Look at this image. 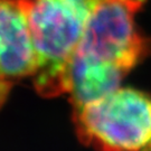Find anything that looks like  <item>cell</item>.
Segmentation results:
<instances>
[{
	"instance_id": "cell-1",
	"label": "cell",
	"mask_w": 151,
	"mask_h": 151,
	"mask_svg": "<svg viewBox=\"0 0 151 151\" xmlns=\"http://www.w3.org/2000/svg\"><path fill=\"white\" fill-rule=\"evenodd\" d=\"M37 67L34 85L46 97L68 93L72 60L94 0H25Z\"/></svg>"
},
{
	"instance_id": "cell-2",
	"label": "cell",
	"mask_w": 151,
	"mask_h": 151,
	"mask_svg": "<svg viewBox=\"0 0 151 151\" xmlns=\"http://www.w3.org/2000/svg\"><path fill=\"white\" fill-rule=\"evenodd\" d=\"M78 138L97 151H145L151 145V97L123 87L74 108Z\"/></svg>"
},
{
	"instance_id": "cell-3",
	"label": "cell",
	"mask_w": 151,
	"mask_h": 151,
	"mask_svg": "<svg viewBox=\"0 0 151 151\" xmlns=\"http://www.w3.org/2000/svg\"><path fill=\"white\" fill-rule=\"evenodd\" d=\"M73 60L127 75L151 50V40L135 26L147 0H94Z\"/></svg>"
},
{
	"instance_id": "cell-4",
	"label": "cell",
	"mask_w": 151,
	"mask_h": 151,
	"mask_svg": "<svg viewBox=\"0 0 151 151\" xmlns=\"http://www.w3.org/2000/svg\"><path fill=\"white\" fill-rule=\"evenodd\" d=\"M36 67L25 0H0V82L11 85Z\"/></svg>"
},
{
	"instance_id": "cell-5",
	"label": "cell",
	"mask_w": 151,
	"mask_h": 151,
	"mask_svg": "<svg viewBox=\"0 0 151 151\" xmlns=\"http://www.w3.org/2000/svg\"><path fill=\"white\" fill-rule=\"evenodd\" d=\"M11 85L8 83H4V82H0V105L2 104V102L5 101L6 96L8 94V92L10 90Z\"/></svg>"
},
{
	"instance_id": "cell-6",
	"label": "cell",
	"mask_w": 151,
	"mask_h": 151,
	"mask_svg": "<svg viewBox=\"0 0 151 151\" xmlns=\"http://www.w3.org/2000/svg\"><path fill=\"white\" fill-rule=\"evenodd\" d=\"M145 151H151V145H150L149 147H148V148H147V149H146Z\"/></svg>"
}]
</instances>
